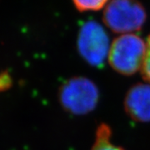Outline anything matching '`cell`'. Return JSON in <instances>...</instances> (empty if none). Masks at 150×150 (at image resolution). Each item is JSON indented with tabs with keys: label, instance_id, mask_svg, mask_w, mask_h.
<instances>
[{
	"label": "cell",
	"instance_id": "1",
	"mask_svg": "<svg viewBox=\"0 0 150 150\" xmlns=\"http://www.w3.org/2000/svg\"><path fill=\"white\" fill-rule=\"evenodd\" d=\"M146 54V43L137 34H121L112 41L108 62L119 74L131 76L142 70Z\"/></svg>",
	"mask_w": 150,
	"mask_h": 150
},
{
	"label": "cell",
	"instance_id": "2",
	"mask_svg": "<svg viewBox=\"0 0 150 150\" xmlns=\"http://www.w3.org/2000/svg\"><path fill=\"white\" fill-rule=\"evenodd\" d=\"M59 101L65 111L73 115H84L91 112L99 101V90L89 79L76 76L60 86Z\"/></svg>",
	"mask_w": 150,
	"mask_h": 150
},
{
	"label": "cell",
	"instance_id": "3",
	"mask_svg": "<svg viewBox=\"0 0 150 150\" xmlns=\"http://www.w3.org/2000/svg\"><path fill=\"white\" fill-rule=\"evenodd\" d=\"M147 19L144 7L138 0H112L103 14V21L112 32L120 34L140 30Z\"/></svg>",
	"mask_w": 150,
	"mask_h": 150
},
{
	"label": "cell",
	"instance_id": "4",
	"mask_svg": "<svg viewBox=\"0 0 150 150\" xmlns=\"http://www.w3.org/2000/svg\"><path fill=\"white\" fill-rule=\"evenodd\" d=\"M111 43L105 29L96 21L86 22L81 27L77 39L79 53L93 67H100L108 60Z\"/></svg>",
	"mask_w": 150,
	"mask_h": 150
},
{
	"label": "cell",
	"instance_id": "5",
	"mask_svg": "<svg viewBox=\"0 0 150 150\" xmlns=\"http://www.w3.org/2000/svg\"><path fill=\"white\" fill-rule=\"evenodd\" d=\"M123 107L131 119L139 123L150 122L149 83H139L132 86L125 95Z\"/></svg>",
	"mask_w": 150,
	"mask_h": 150
},
{
	"label": "cell",
	"instance_id": "6",
	"mask_svg": "<svg viewBox=\"0 0 150 150\" xmlns=\"http://www.w3.org/2000/svg\"><path fill=\"white\" fill-rule=\"evenodd\" d=\"M112 129L107 123H101L96 130L94 142L90 150H126L112 143Z\"/></svg>",
	"mask_w": 150,
	"mask_h": 150
},
{
	"label": "cell",
	"instance_id": "7",
	"mask_svg": "<svg viewBox=\"0 0 150 150\" xmlns=\"http://www.w3.org/2000/svg\"><path fill=\"white\" fill-rule=\"evenodd\" d=\"M108 2V0H73L75 8L79 12L100 10Z\"/></svg>",
	"mask_w": 150,
	"mask_h": 150
},
{
	"label": "cell",
	"instance_id": "8",
	"mask_svg": "<svg viewBox=\"0 0 150 150\" xmlns=\"http://www.w3.org/2000/svg\"><path fill=\"white\" fill-rule=\"evenodd\" d=\"M141 73L145 81L150 83V34L146 42V54Z\"/></svg>",
	"mask_w": 150,
	"mask_h": 150
},
{
	"label": "cell",
	"instance_id": "9",
	"mask_svg": "<svg viewBox=\"0 0 150 150\" xmlns=\"http://www.w3.org/2000/svg\"><path fill=\"white\" fill-rule=\"evenodd\" d=\"M13 86V79L9 73L5 70L0 73V93L10 89Z\"/></svg>",
	"mask_w": 150,
	"mask_h": 150
}]
</instances>
